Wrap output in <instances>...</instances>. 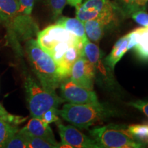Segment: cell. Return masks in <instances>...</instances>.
<instances>
[{"label": "cell", "mask_w": 148, "mask_h": 148, "mask_svg": "<svg viewBox=\"0 0 148 148\" xmlns=\"http://www.w3.org/2000/svg\"><path fill=\"white\" fill-rule=\"evenodd\" d=\"M117 111L108 103L73 104L66 103L58 110V114L65 121L73 126L79 128L88 129V127L101 123L115 116Z\"/></svg>", "instance_id": "obj_1"}, {"label": "cell", "mask_w": 148, "mask_h": 148, "mask_svg": "<svg viewBox=\"0 0 148 148\" xmlns=\"http://www.w3.org/2000/svg\"><path fill=\"white\" fill-rule=\"evenodd\" d=\"M25 50L32 71L40 84L48 91L56 92L61 79L53 59L42 50L34 38L25 41Z\"/></svg>", "instance_id": "obj_2"}, {"label": "cell", "mask_w": 148, "mask_h": 148, "mask_svg": "<svg viewBox=\"0 0 148 148\" xmlns=\"http://www.w3.org/2000/svg\"><path fill=\"white\" fill-rule=\"evenodd\" d=\"M36 41L55 62L72 46L82 44L73 33L56 23L39 31L36 35Z\"/></svg>", "instance_id": "obj_3"}, {"label": "cell", "mask_w": 148, "mask_h": 148, "mask_svg": "<svg viewBox=\"0 0 148 148\" xmlns=\"http://www.w3.org/2000/svg\"><path fill=\"white\" fill-rule=\"evenodd\" d=\"M24 88L28 109L32 117L40 118L48 109L56 107L64 100L57 95L56 92H51L45 89L38 80L28 75L24 81Z\"/></svg>", "instance_id": "obj_4"}, {"label": "cell", "mask_w": 148, "mask_h": 148, "mask_svg": "<svg viewBox=\"0 0 148 148\" xmlns=\"http://www.w3.org/2000/svg\"><path fill=\"white\" fill-rule=\"evenodd\" d=\"M101 148H140L145 146L138 142L126 125L110 124L97 126L88 131Z\"/></svg>", "instance_id": "obj_5"}, {"label": "cell", "mask_w": 148, "mask_h": 148, "mask_svg": "<svg viewBox=\"0 0 148 148\" xmlns=\"http://www.w3.org/2000/svg\"><path fill=\"white\" fill-rule=\"evenodd\" d=\"M120 14H123L115 2L110 0H86L75 6L76 18L81 21L97 19L108 27L116 25Z\"/></svg>", "instance_id": "obj_6"}, {"label": "cell", "mask_w": 148, "mask_h": 148, "mask_svg": "<svg viewBox=\"0 0 148 148\" xmlns=\"http://www.w3.org/2000/svg\"><path fill=\"white\" fill-rule=\"evenodd\" d=\"M60 96L64 101L73 104H85L98 102V98L93 90L86 89L75 84L69 77L61 81Z\"/></svg>", "instance_id": "obj_7"}, {"label": "cell", "mask_w": 148, "mask_h": 148, "mask_svg": "<svg viewBox=\"0 0 148 148\" xmlns=\"http://www.w3.org/2000/svg\"><path fill=\"white\" fill-rule=\"evenodd\" d=\"M56 123L61 139V147L101 148L95 139L84 134L73 125H63L60 121Z\"/></svg>", "instance_id": "obj_8"}, {"label": "cell", "mask_w": 148, "mask_h": 148, "mask_svg": "<svg viewBox=\"0 0 148 148\" xmlns=\"http://www.w3.org/2000/svg\"><path fill=\"white\" fill-rule=\"evenodd\" d=\"M69 78L75 84L86 89L93 90L95 78V69L85 56H81L74 63Z\"/></svg>", "instance_id": "obj_9"}, {"label": "cell", "mask_w": 148, "mask_h": 148, "mask_svg": "<svg viewBox=\"0 0 148 148\" xmlns=\"http://www.w3.org/2000/svg\"><path fill=\"white\" fill-rule=\"evenodd\" d=\"M83 49L85 57L88 59L93 66L96 74H98L100 78L103 80L111 81V69L106 65L104 60L102 58V52L95 43L87 40L83 45Z\"/></svg>", "instance_id": "obj_10"}, {"label": "cell", "mask_w": 148, "mask_h": 148, "mask_svg": "<svg viewBox=\"0 0 148 148\" xmlns=\"http://www.w3.org/2000/svg\"><path fill=\"white\" fill-rule=\"evenodd\" d=\"M83 56H84V53L82 44L75 45L66 51L62 57L56 62L57 73L61 81L70 76L74 63Z\"/></svg>", "instance_id": "obj_11"}, {"label": "cell", "mask_w": 148, "mask_h": 148, "mask_svg": "<svg viewBox=\"0 0 148 148\" xmlns=\"http://www.w3.org/2000/svg\"><path fill=\"white\" fill-rule=\"evenodd\" d=\"M129 46L140 60L148 62V27H141L130 32Z\"/></svg>", "instance_id": "obj_12"}, {"label": "cell", "mask_w": 148, "mask_h": 148, "mask_svg": "<svg viewBox=\"0 0 148 148\" xmlns=\"http://www.w3.org/2000/svg\"><path fill=\"white\" fill-rule=\"evenodd\" d=\"M21 130L32 136L46 139L56 146L57 148L61 147L60 143H58L56 140L49 125L45 124L40 118L32 117Z\"/></svg>", "instance_id": "obj_13"}, {"label": "cell", "mask_w": 148, "mask_h": 148, "mask_svg": "<svg viewBox=\"0 0 148 148\" xmlns=\"http://www.w3.org/2000/svg\"><path fill=\"white\" fill-rule=\"evenodd\" d=\"M129 40L128 34L125 35L124 36L119 38L114 44L110 53L103 59L106 65L112 71H113L114 66L123 58L125 53L130 50L128 47Z\"/></svg>", "instance_id": "obj_14"}, {"label": "cell", "mask_w": 148, "mask_h": 148, "mask_svg": "<svg viewBox=\"0 0 148 148\" xmlns=\"http://www.w3.org/2000/svg\"><path fill=\"white\" fill-rule=\"evenodd\" d=\"M56 23L58 24L63 27H64L68 31L77 36L80 40V41L84 44L88 38L86 34L84 23L77 18H70L66 16H62L59 17L57 19Z\"/></svg>", "instance_id": "obj_15"}, {"label": "cell", "mask_w": 148, "mask_h": 148, "mask_svg": "<svg viewBox=\"0 0 148 148\" xmlns=\"http://www.w3.org/2000/svg\"><path fill=\"white\" fill-rule=\"evenodd\" d=\"M18 0H0V23L7 28L17 14Z\"/></svg>", "instance_id": "obj_16"}, {"label": "cell", "mask_w": 148, "mask_h": 148, "mask_svg": "<svg viewBox=\"0 0 148 148\" xmlns=\"http://www.w3.org/2000/svg\"><path fill=\"white\" fill-rule=\"evenodd\" d=\"M83 23L88 40L94 42L100 41L105 34V30L108 27L102 21L97 19L88 20Z\"/></svg>", "instance_id": "obj_17"}, {"label": "cell", "mask_w": 148, "mask_h": 148, "mask_svg": "<svg viewBox=\"0 0 148 148\" xmlns=\"http://www.w3.org/2000/svg\"><path fill=\"white\" fill-rule=\"evenodd\" d=\"M114 2L118 5L123 14L130 16L133 12L140 10H145L147 0H115Z\"/></svg>", "instance_id": "obj_18"}, {"label": "cell", "mask_w": 148, "mask_h": 148, "mask_svg": "<svg viewBox=\"0 0 148 148\" xmlns=\"http://www.w3.org/2000/svg\"><path fill=\"white\" fill-rule=\"evenodd\" d=\"M129 132L134 138L146 147L148 145V123L132 124L127 126Z\"/></svg>", "instance_id": "obj_19"}, {"label": "cell", "mask_w": 148, "mask_h": 148, "mask_svg": "<svg viewBox=\"0 0 148 148\" xmlns=\"http://www.w3.org/2000/svg\"><path fill=\"white\" fill-rule=\"evenodd\" d=\"M18 130L17 125L10 124L0 116V148H3L7 140Z\"/></svg>", "instance_id": "obj_20"}, {"label": "cell", "mask_w": 148, "mask_h": 148, "mask_svg": "<svg viewBox=\"0 0 148 148\" xmlns=\"http://www.w3.org/2000/svg\"><path fill=\"white\" fill-rule=\"evenodd\" d=\"M20 131L26 138L27 148H57L56 146L46 139L27 134L21 129H20Z\"/></svg>", "instance_id": "obj_21"}, {"label": "cell", "mask_w": 148, "mask_h": 148, "mask_svg": "<svg viewBox=\"0 0 148 148\" xmlns=\"http://www.w3.org/2000/svg\"><path fill=\"white\" fill-rule=\"evenodd\" d=\"M3 148H27L26 138L19 130L7 140Z\"/></svg>", "instance_id": "obj_22"}, {"label": "cell", "mask_w": 148, "mask_h": 148, "mask_svg": "<svg viewBox=\"0 0 148 148\" xmlns=\"http://www.w3.org/2000/svg\"><path fill=\"white\" fill-rule=\"evenodd\" d=\"M0 116L5 121L8 122L9 123L14 125L21 124V123L26 121L27 119L25 116L14 115V114L9 113L8 111L4 108V107L1 105V103H0Z\"/></svg>", "instance_id": "obj_23"}, {"label": "cell", "mask_w": 148, "mask_h": 148, "mask_svg": "<svg viewBox=\"0 0 148 148\" xmlns=\"http://www.w3.org/2000/svg\"><path fill=\"white\" fill-rule=\"evenodd\" d=\"M49 5L54 19H58L62 13L67 2L66 0H45Z\"/></svg>", "instance_id": "obj_24"}, {"label": "cell", "mask_w": 148, "mask_h": 148, "mask_svg": "<svg viewBox=\"0 0 148 148\" xmlns=\"http://www.w3.org/2000/svg\"><path fill=\"white\" fill-rule=\"evenodd\" d=\"M40 119L47 125H49L51 123H56L57 121H60L58 114V109L56 107L48 109L45 111Z\"/></svg>", "instance_id": "obj_25"}, {"label": "cell", "mask_w": 148, "mask_h": 148, "mask_svg": "<svg viewBox=\"0 0 148 148\" xmlns=\"http://www.w3.org/2000/svg\"><path fill=\"white\" fill-rule=\"evenodd\" d=\"M135 22L143 27H148V13L145 10H140L133 12L130 15Z\"/></svg>", "instance_id": "obj_26"}, {"label": "cell", "mask_w": 148, "mask_h": 148, "mask_svg": "<svg viewBox=\"0 0 148 148\" xmlns=\"http://www.w3.org/2000/svg\"><path fill=\"white\" fill-rule=\"evenodd\" d=\"M127 105L141 111L148 117V101L137 100L135 101H130V102L127 103Z\"/></svg>", "instance_id": "obj_27"}, {"label": "cell", "mask_w": 148, "mask_h": 148, "mask_svg": "<svg viewBox=\"0 0 148 148\" xmlns=\"http://www.w3.org/2000/svg\"><path fill=\"white\" fill-rule=\"evenodd\" d=\"M82 1L83 0H66V2H67L68 4L71 5V6L75 7L77 5L80 4L82 2Z\"/></svg>", "instance_id": "obj_28"}, {"label": "cell", "mask_w": 148, "mask_h": 148, "mask_svg": "<svg viewBox=\"0 0 148 148\" xmlns=\"http://www.w3.org/2000/svg\"><path fill=\"white\" fill-rule=\"evenodd\" d=\"M147 1H148V0H147Z\"/></svg>", "instance_id": "obj_29"}]
</instances>
